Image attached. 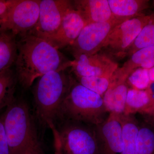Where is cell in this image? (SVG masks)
Listing matches in <instances>:
<instances>
[{
    "instance_id": "1",
    "label": "cell",
    "mask_w": 154,
    "mask_h": 154,
    "mask_svg": "<svg viewBox=\"0 0 154 154\" xmlns=\"http://www.w3.org/2000/svg\"><path fill=\"white\" fill-rule=\"evenodd\" d=\"M18 36L16 74L24 89H29L36 79L50 72L71 67L73 61L44 39L29 33Z\"/></svg>"
},
{
    "instance_id": "2",
    "label": "cell",
    "mask_w": 154,
    "mask_h": 154,
    "mask_svg": "<svg viewBox=\"0 0 154 154\" xmlns=\"http://www.w3.org/2000/svg\"><path fill=\"white\" fill-rule=\"evenodd\" d=\"M66 70L50 72L38 78L33 93L36 116L43 126L54 125L59 118L64 99L69 88L71 75Z\"/></svg>"
},
{
    "instance_id": "3",
    "label": "cell",
    "mask_w": 154,
    "mask_h": 154,
    "mask_svg": "<svg viewBox=\"0 0 154 154\" xmlns=\"http://www.w3.org/2000/svg\"><path fill=\"white\" fill-rule=\"evenodd\" d=\"M107 113L103 97L82 85L71 75L69 88L59 117L96 126L105 121Z\"/></svg>"
},
{
    "instance_id": "4",
    "label": "cell",
    "mask_w": 154,
    "mask_h": 154,
    "mask_svg": "<svg viewBox=\"0 0 154 154\" xmlns=\"http://www.w3.org/2000/svg\"><path fill=\"white\" fill-rule=\"evenodd\" d=\"M2 117L10 154H24L37 137L28 104L23 99L15 98Z\"/></svg>"
},
{
    "instance_id": "5",
    "label": "cell",
    "mask_w": 154,
    "mask_h": 154,
    "mask_svg": "<svg viewBox=\"0 0 154 154\" xmlns=\"http://www.w3.org/2000/svg\"><path fill=\"white\" fill-rule=\"evenodd\" d=\"M151 18L152 15H144L117 25L109 34L101 50L113 60L125 57L129 48Z\"/></svg>"
},
{
    "instance_id": "6",
    "label": "cell",
    "mask_w": 154,
    "mask_h": 154,
    "mask_svg": "<svg viewBox=\"0 0 154 154\" xmlns=\"http://www.w3.org/2000/svg\"><path fill=\"white\" fill-rule=\"evenodd\" d=\"M128 19L114 17L107 22L87 24L75 41L69 47L73 57L99 53L111 31L117 25Z\"/></svg>"
},
{
    "instance_id": "7",
    "label": "cell",
    "mask_w": 154,
    "mask_h": 154,
    "mask_svg": "<svg viewBox=\"0 0 154 154\" xmlns=\"http://www.w3.org/2000/svg\"><path fill=\"white\" fill-rule=\"evenodd\" d=\"M57 130L64 154H99L94 129L82 125L67 124Z\"/></svg>"
},
{
    "instance_id": "8",
    "label": "cell",
    "mask_w": 154,
    "mask_h": 154,
    "mask_svg": "<svg viewBox=\"0 0 154 154\" xmlns=\"http://www.w3.org/2000/svg\"><path fill=\"white\" fill-rule=\"evenodd\" d=\"M40 0H14L1 28L17 36L33 30L38 22Z\"/></svg>"
},
{
    "instance_id": "9",
    "label": "cell",
    "mask_w": 154,
    "mask_h": 154,
    "mask_svg": "<svg viewBox=\"0 0 154 154\" xmlns=\"http://www.w3.org/2000/svg\"><path fill=\"white\" fill-rule=\"evenodd\" d=\"M72 1L40 0L39 17L34 28L28 33L43 38L56 32Z\"/></svg>"
},
{
    "instance_id": "10",
    "label": "cell",
    "mask_w": 154,
    "mask_h": 154,
    "mask_svg": "<svg viewBox=\"0 0 154 154\" xmlns=\"http://www.w3.org/2000/svg\"><path fill=\"white\" fill-rule=\"evenodd\" d=\"M71 72L78 77L111 76L118 63L104 53L74 57Z\"/></svg>"
},
{
    "instance_id": "11",
    "label": "cell",
    "mask_w": 154,
    "mask_h": 154,
    "mask_svg": "<svg viewBox=\"0 0 154 154\" xmlns=\"http://www.w3.org/2000/svg\"><path fill=\"white\" fill-rule=\"evenodd\" d=\"M99 154H120L122 132L120 115L110 113L105 121L94 128Z\"/></svg>"
},
{
    "instance_id": "12",
    "label": "cell",
    "mask_w": 154,
    "mask_h": 154,
    "mask_svg": "<svg viewBox=\"0 0 154 154\" xmlns=\"http://www.w3.org/2000/svg\"><path fill=\"white\" fill-rule=\"evenodd\" d=\"M88 24L85 19L73 7L69 8L65 14L60 27L52 35L42 38L54 47L60 50L69 47Z\"/></svg>"
},
{
    "instance_id": "13",
    "label": "cell",
    "mask_w": 154,
    "mask_h": 154,
    "mask_svg": "<svg viewBox=\"0 0 154 154\" xmlns=\"http://www.w3.org/2000/svg\"><path fill=\"white\" fill-rule=\"evenodd\" d=\"M127 75L118 67L110 79V84L103 97L105 108L108 113L121 115L124 113L128 87Z\"/></svg>"
},
{
    "instance_id": "14",
    "label": "cell",
    "mask_w": 154,
    "mask_h": 154,
    "mask_svg": "<svg viewBox=\"0 0 154 154\" xmlns=\"http://www.w3.org/2000/svg\"><path fill=\"white\" fill-rule=\"evenodd\" d=\"M72 4L88 24L107 22L114 17L108 0H76Z\"/></svg>"
},
{
    "instance_id": "15",
    "label": "cell",
    "mask_w": 154,
    "mask_h": 154,
    "mask_svg": "<svg viewBox=\"0 0 154 154\" xmlns=\"http://www.w3.org/2000/svg\"><path fill=\"white\" fill-rule=\"evenodd\" d=\"M154 107V102L146 90L129 88L124 113L125 115L140 113L145 115Z\"/></svg>"
},
{
    "instance_id": "16",
    "label": "cell",
    "mask_w": 154,
    "mask_h": 154,
    "mask_svg": "<svg viewBox=\"0 0 154 154\" xmlns=\"http://www.w3.org/2000/svg\"><path fill=\"white\" fill-rule=\"evenodd\" d=\"M113 16L131 19L144 15L142 12L149 7L147 0H108Z\"/></svg>"
},
{
    "instance_id": "17",
    "label": "cell",
    "mask_w": 154,
    "mask_h": 154,
    "mask_svg": "<svg viewBox=\"0 0 154 154\" xmlns=\"http://www.w3.org/2000/svg\"><path fill=\"white\" fill-rule=\"evenodd\" d=\"M122 125V149L120 154H139L137 139L140 126L133 115H120Z\"/></svg>"
},
{
    "instance_id": "18",
    "label": "cell",
    "mask_w": 154,
    "mask_h": 154,
    "mask_svg": "<svg viewBox=\"0 0 154 154\" xmlns=\"http://www.w3.org/2000/svg\"><path fill=\"white\" fill-rule=\"evenodd\" d=\"M17 53V36L10 31L0 33V72L11 68Z\"/></svg>"
},
{
    "instance_id": "19",
    "label": "cell",
    "mask_w": 154,
    "mask_h": 154,
    "mask_svg": "<svg viewBox=\"0 0 154 154\" xmlns=\"http://www.w3.org/2000/svg\"><path fill=\"white\" fill-rule=\"evenodd\" d=\"M154 66V45H153L143 48L133 54L121 68L129 76L135 69L142 68L149 69Z\"/></svg>"
},
{
    "instance_id": "20",
    "label": "cell",
    "mask_w": 154,
    "mask_h": 154,
    "mask_svg": "<svg viewBox=\"0 0 154 154\" xmlns=\"http://www.w3.org/2000/svg\"><path fill=\"white\" fill-rule=\"evenodd\" d=\"M17 77L11 68L0 72V110L7 107L15 99Z\"/></svg>"
},
{
    "instance_id": "21",
    "label": "cell",
    "mask_w": 154,
    "mask_h": 154,
    "mask_svg": "<svg viewBox=\"0 0 154 154\" xmlns=\"http://www.w3.org/2000/svg\"><path fill=\"white\" fill-rule=\"evenodd\" d=\"M154 45V13L152 18L145 26L127 53L126 56H130L138 50Z\"/></svg>"
},
{
    "instance_id": "22",
    "label": "cell",
    "mask_w": 154,
    "mask_h": 154,
    "mask_svg": "<svg viewBox=\"0 0 154 154\" xmlns=\"http://www.w3.org/2000/svg\"><path fill=\"white\" fill-rule=\"evenodd\" d=\"M137 147L139 154H154V130L150 126H140Z\"/></svg>"
},
{
    "instance_id": "23",
    "label": "cell",
    "mask_w": 154,
    "mask_h": 154,
    "mask_svg": "<svg viewBox=\"0 0 154 154\" xmlns=\"http://www.w3.org/2000/svg\"><path fill=\"white\" fill-rule=\"evenodd\" d=\"M111 76L75 77V79L82 85L103 97L108 88Z\"/></svg>"
},
{
    "instance_id": "24",
    "label": "cell",
    "mask_w": 154,
    "mask_h": 154,
    "mask_svg": "<svg viewBox=\"0 0 154 154\" xmlns=\"http://www.w3.org/2000/svg\"><path fill=\"white\" fill-rule=\"evenodd\" d=\"M127 82L131 88L146 90L150 82L149 69L142 68L135 69L130 74Z\"/></svg>"
},
{
    "instance_id": "25",
    "label": "cell",
    "mask_w": 154,
    "mask_h": 154,
    "mask_svg": "<svg viewBox=\"0 0 154 154\" xmlns=\"http://www.w3.org/2000/svg\"><path fill=\"white\" fill-rule=\"evenodd\" d=\"M0 154H10L8 143L2 116H0Z\"/></svg>"
},
{
    "instance_id": "26",
    "label": "cell",
    "mask_w": 154,
    "mask_h": 154,
    "mask_svg": "<svg viewBox=\"0 0 154 154\" xmlns=\"http://www.w3.org/2000/svg\"><path fill=\"white\" fill-rule=\"evenodd\" d=\"M14 0H0V28Z\"/></svg>"
},
{
    "instance_id": "27",
    "label": "cell",
    "mask_w": 154,
    "mask_h": 154,
    "mask_svg": "<svg viewBox=\"0 0 154 154\" xmlns=\"http://www.w3.org/2000/svg\"><path fill=\"white\" fill-rule=\"evenodd\" d=\"M24 154H44L38 137L33 140L26 149Z\"/></svg>"
},
{
    "instance_id": "28",
    "label": "cell",
    "mask_w": 154,
    "mask_h": 154,
    "mask_svg": "<svg viewBox=\"0 0 154 154\" xmlns=\"http://www.w3.org/2000/svg\"><path fill=\"white\" fill-rule=\"evenodd\" d=\"M148 120L151 124L154 125V107L148 113L145 115Z\"/></svg>"
},
{
    "instance_id": "29",
    "label": "cell",
    "mask_w": 154,
    "mask_h": 154,
    "mask_svg": "<svg viewBox=\"0 0 154 154\" xmlns=\"http://www.w3.org/2000/svg\"><path fill=\"white\" fill-rule=\"evenodd\" d=\"M149 77L151 82H154V66L149 69Z\"/></svg>"
},
{
    "instance_id": "30",
    "label": "cell",
    "mask_w": 154,
    "mask_h": 154,
    "mask_svg": "<svg viewBox=\"0 0 154 154\" xmlns=\"http://www.w3.org/2000/svg\"><path fill=\"white\" fill-rule=\"evenodd\" d=\"M56 149H57V154H62V152L61 151V150L59 148H56Z\"/></svg>"
},
{
    "instance_id": "31",
    "label": "cell",
    "mask_w": 154,
    "mask_h": 154,
    "mask_svg": "<svg viewBox=\"0 0 154 154\" xmlns=\"http://www.w3.org/2000/svg\"><path fill=\"white\" fill-rule=\"evenodd\" d=\"M153 4H154V1H153Z\"/></svg>"
}]
</instances>
